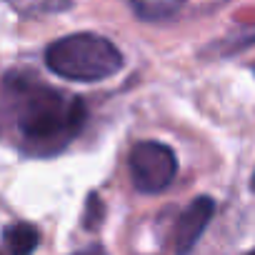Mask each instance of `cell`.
<instances>
[{
  "label": "cell",
  "instance_id": "cell-1",
  "mask_svg": "<svg viewBox=\"0 0 255 255\" xmlns=\"http://www.w3.org/2000/svg\"><path fill=\"white\" fill-rule=\"evenodd\" d=\"M5 85L15 93V128L25 153L40 158L58 155L85 128L88 108L83 98L15 73H8Z\"/></svg>",
  "mask_w": 255,
  "mask_h": 255
},
{
  "label": "cell",
  "instance_id": "cell-2",
  "mask_svg": "<svg viewBox=\"0 0 255 255\" xmlns=\"http://www.w3.org/2000/svg\"><path fill=\"white\" fill-rule=\"evenodd\" d=\"M45 65L65 80L98 83L123 68V53L103 35L73 33L45 48Z\"/></svg>",
  "mask_w": 255,
  "mask_h": 255
},
{
  "label": "cell",
  "instance_id": "cell-3",
  "mask_svg": "<svg viewBox=\"0 0 255 255\" xmlns=\"http://www.w3.org/2000/svg\"><path fill=\"white\" fill-rule=\"evenodd\" d=\"M130 178L135 190L140 193H160L165 190L175 173H178V160L175 153L158 140H143L130 150Z\"/></svg>",
  "mask_w": 255,
  "mask_h": 255
},
{
  "label": "cell",
  "instance_id": "cell-4",
  "mask_svg": "<svg viewBox=\"0 0 255 255\" xmlns=\"http://www.w3.org/2000/svg\"><path fill=\"white\" fill-rule=\"evenodd\" d=\"M213 215H215V200H213L210 195H198V198L180 213V218H178V223H175V235H173V240H175V253H178V255H188V253L195 248V243L200 240V235H203L205 228L210 225Z\"/></svg>",
  "mask_w": 255,
  "mask_h": 255
},
{
  "label": "cell",
  "instance_id": "cell-5",
  "mask_svg": "<svg viewBox=\"0 0 255 255\" xmlns=\"http://www.w3.org/2000/svg\"><path fill=\"white\" fill-rule=\"evenodd\" d=\"M3 240L8 248V255H33V250L40 243V233L33 223H10L3 230Z\"/></svg>",
  "mask_w": 255,
  "mask_h": 255
},
{
  "label": "cell",
  "instance_id": "cell-6",
  "mask_svg": "<svg viewBox=\"0 0 255 255\" xmlns=\"http://www.w3.org/2000/svg\"><path fill=\"white\" fill-rule=\"evenodd\" d=\"M133 10L143 20H160V18H168V15L178 13L180 5L178 3H135Z\"/></svg>",
  "mask_w": 255,
  "mask_h": 255
},
{
  "label": "cell",
  "instance_id": "cell-7",
  "mask_svg": "<svg viewBox=\"0 0 255 255\" xmlns=\"http://www.w3.org/2000/svg\"><path fill=\"white\" fill-rule=\"evenodd\" d=\"M103 218V203L98 200V195H90L88 198V203H85V215H83V220H85V228H95L98 225V220Z\"/></svg>",
  "mask_w": 255,
  "mask_h": 255
},
{
  "label": "cell",
  "instance_id": "cell-8",
  "mask_svg": "<svg viewBox=\"0 0 255 255\" xmlns=\"http://www.w3.org/2000/svg\"><path fill=\"white\" fill-rule=\"evenodd\" d=\"M245 255H255V250H250V253H245Z\"/></svg>",
  "mask_w": 255,
  "mask_h": 255
},
{
  "label": "cell",
  "instance_id": "cell-9",
  "mask_svg": "<svg viewBox=\"0 0 255 255\" xmlns=\"http://www.w3.org/2000/svg\"><path fill=\"white\" fill-rule=\"evenodd\" d=\"M253 188H255V175H253Z\"/></svg>",
  "mask_w": 255,
  "mask_h": 255
}]
</instances>
